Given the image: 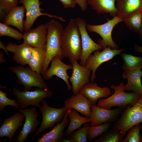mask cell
I'll return each mask as SVG.
<instances>
[{"label": "cell", "mask_w": 142, "mask_h": 142, "mask_svg": "<svg viewBox=\"0 0 142 142\" xmlns=\"http://www.w3.org/2000/svg\"><path fill=\"white\" fill-rule=\"evenodd\" d=\"M69 108L67 109V112L62 121L57 123L50 131L41 135L37 140V142H60L64 136V130L68 125L69 119H68Z\"/></svg>", "instance_id": "20"}, {"label": "cell", "mask_w": 142, "mask_h": 142, "mask_svg": "<svg viewBox=\"0 0 142 142\" xmlns=\"http://www.w3.org/2000/svg\"><path fill=\"white\" fill-rule=\"evenodd\" d=\"M8 94L7 92H4L0 90V110L2 111L5 107L8 105L13 106L17 109L20 108L16 100L8 98L7 95Z\"/></svg>", "instance_id": "35"}, {"label": "cell", "mask_w": 142, "mask_h": 142, "mask_svg": "<svg viewBox=\"0 0 142 142\" xmlns=\"http://www.w3.org/2000/svg\"><path fill=\"white\" fill-rule=\"evenodd\" d=\"M61 47L64 57L71 63L80 59L82 52L80 35L75 19H71L64 29L61 39Z\"/></svg>", "instance_id": "2"}, {"label": "cell", "mask_w": 142, "mask_h": 142, "mask_svg": "<svg viewBox=\"0 0 142 142\" xmlns=\"http://www.w3.org/2000/svg\"><path fill=\"white\" fill-rule=\"evenodd\" d=\"M141 126H142V128H141V129H142V125Z\"/></svg>", "instance_id": "44"}, {"label": "cell", "mask_w": 142, "mask_h": 142, "mask_svg": "<svg viewBox=\"0 0 142 142\" xmlns=\"http://www.w3.org/2000/svg\"><path fill=\"white\" fill-rule=\"evenodd\" d=\"M123 21L129 29L138 33L142 25V8L130 14Z\"/></svg>", "instance_id": "28"}, {"label": "cell", "mask_w": 142, "mask_h": 142, "mask_svg": "<svg viewBox=\"0 0 142 142\" xmlns=\"http://www.w3.org/2000/svg\"><path fill=\"white\" fill-rule=\"evenodd\" d=\"M45 57V49L33 47L28 65L33 70L40 74Z\"/></svg>", "instance_id": "26"}, {"label": "cell", "mask_w": 142, "mask_h": 142, "mask_svg": "<svg viewBox=\"0 0 142 142\" xmlns=\"http://www.w3.org/2000/svg\"><path fill=\"white\" fill-rule=\"evenodd\" d=\"M8 69L16 74L18 84L23 85L25 90L30 91L33 87L49 89L41 74L30 68L24 67L20 65L10 67Z\"/></svg>", "instance_id": "5"}, {"label": "cell", "mask_w": 142, "mask_h": 142, "mask_svg": "<svg viewBox=\"0 0 142 142\" xmlns=\"http://www.w3.org/2000/svg\"><path fill=\"white\" fill-rule=\"evenodd\" d=\"M116 2L117 16L123 19L142 8V0H116Z\"/></svg>", "instance_id": "25"}, {"label": "cell", "mask_w": 142, "mask_h": 142, "mask_svg": "<svg viewBox=\"0 0 142 142\" xmlns=\"http://www.w3.org/2000/svg\"><path fill=\"white\" fill-rule=\"evenodd\" d=\"M4 56L3 53L1 50L0 51V63H1L4 62L6 60L4 58Z\"/></svg>", "instance_id": "41"}, {"label": "cell", "mask_w": 142, "mask_h": 142, "mask_svg": "<svg viewBox=\"0 0 142 142\" xmlns=\"http://www.w3.org/2000/svg\"><path fill=\"white\" fill-rule=\"evenodd\" d=\"M138 34H139V38L140 39H142V25L140 30Z\"/></svg>", "instance_id": "43"}, {"label": "cell", "mask_w": 142, "mask_h": 142, "mask_svg": "<svg viewBox=\"0 0 142 142\" xmlns=\"http://www.w3.org/2000/svg\"><path fill=\"white\" fill-rule=\"evenodd\" d=\"M72 75L69 78L73 95L80 92L85 85L89 83L91 71L85 66L79 64L77 61H74Z\"/></svg>", "instance_id": "13"}, {"label": "cell", "mask_w": 142, "mask_h": 142, "mask_svg": "<svg viewBox=\"0 0 142 142\" xmlns=\"http://www.w3.org/2000/svg\"><path fill=\"white\" fill-rule=\"evenodd\" d=\"M81 92L92 102L96 104L98 100L106 98L111 94L110 88L108 87H100L96 83H89L85 85L81 90Z\"/></svg>", "instance_id": "21"}, {"label": "cell", "mask_w": 142, "mask_h": 142, "mask_svg": "<svg viewBox=\"0 0 142 142\" xmlns=\"http://www.w3.org/2000/svg\"><path fill=\"white\" fill-rule=\"evenodd\" d=\"M17 111L24 115L25 120L22 131L17 136H14L13 140L16 142H23L27 140L29 134L33 133L39 125L40 121L37 119L39 115L35 107L18 109Z\"/></svg>", "instance_id": "11"}, {"label": "cell", "mask_w": 142, "mask_h": 142, "mask_svg": "<svg viewBox=\"0 0 142 142\" xmlns=\"http://www.w3.org/2000/svg\"><path fill=\"white\" fill-rule=\"evenodd\" d=\"M65 8H74L76 3L74 0H59Z\"/></svg>", "instance_id": "37"}, {"label": "cell", "mask_w": 142, "mask_h": 142, "mask_svg": "<svg viewBox=\"0 0 142 142\" xmlns=\"http://www.w3.org/2000/svg\"><path fill=\"white\" fill-rule=\"evenodd\" d=\"M121 56L124 62L123 67L124 70H131L142 68V57L126 53L123 54Z\"/></svg>", "instance_id": "29"}, {"label": "cell", "mask_w": 142, "mask_h": 142, "mask_svg": "<svg viewBox=\"0 0 142 142\" xmlns=\"http://www.w3.org/2000/svg\"><path fill=\"white\" fill-rule=\"evenodd\" d=\"M125 49L124 48L120 49H111L110 47H108L101 52L97 50L95 51L93 54H90L86 60L85 66L92 72L91 82H94L96 77V71L101 64L112 59Z\"/></svg>", "instance_id": "10"}, {"label": "cell", "mask_w": 142, "mask_h": 142, "mask_svg": "<svg viewBox=\"0 0 142 142\" xmlns=\"http://www.w3.org/2000/svg\"><path fill=\"white\" fill-rule=\"evenodd\" d=\"M7 50L14 54L13 60L20 65L24 66L28 64L33 47L23 43L17 45L9 42L6 45Z\"/></svg>", "instance_id": "19"}, {"label": "cell", "mask_w": 142, "mask_h": 142, "mask_svg": "<svg viewBox=\"0 0 142 142\" xmlns=\"http://www.w3.org/2000/svg\"><path fill=\"white\" fill-rule=\"evenodd\" d=\"M123 19L116 16L105 23L98 25L87 24L86 28L90 32H94L99 34L102 39H99L97 43L102 46L103 49L110 47L112 49H117L118 45L113 41L112 38V30L115 25L123 22Z\"/></svg>", "instance_id": "8"}, {"label": "cell", "mask_w": 142, "mask_h": 142, "mask_svg": "<svg viewBox=\"0 0 142 142\" xmlns=\"http://www.w3.org/2000/svg\"><path fill=\"white\" fill-rule=\"evenodd\" d=\"M62 142H73V140L70 138L68 137L63 138Z\"/></svg>", "instance_id": "42"}, {"label": "cell", "mask_w": 142, "mask_h": 142, "mask_svg": "<svg viewBox=\"0 0 142 142\" xmlns=\"http://www.w3.org/2000/svg\"><path fill=\"white\" fill-rule=\"evenodd\" d=\"M25 118L23 113L18 111L10 117L2 120L3 122L0 127V138L7 137L12 142L16 130L23 125L22 121Z\"/></svg>", "instance_id": "18"}, {"label": "cell", "mask_w": 142, "mask_h": 142, "mask_svg": "<svg viewBox=\"0 0 142 142\" xmlns=\"http://www.w3.org/2000/svg\"><path fill=\"white\" fill-rule=\"evenodd\" d=\"M19 3L23 5L26 11V17L24 22V30L25 32L29 31L33 26L36 19L42 15L50 18H54L63 22L65 20L61 17L46 13H43L40 8L39 0H19Z\"/></svg>", "instance_id": "12"}, {"label": "cell", "mask_w": 142, "mask_h": 142, "mask_svg": "<svg viewBox=\"0 0 142 142\" xmlns=\"http://www.w3.org/2000/svg\"><path fill=\"white\" fill-rule=\"evenodd\" d=\"M107 130L94 140L96 142H119L122 139L121 133L118 130L113 128Z\"/></svg>", "instance_id": "32"}, {"label": "cell", "mask_w": 142, "mask_h": 142, "mask_svg": "<svg viewBox=\"0 0 142 142\" xmlns=\"http://www.w3.org/2000/svg\"><path fill=\"white\" fill-rule=\"evenodd\" d=\"M91 110V126H96L114 121L121 112L122 109L118 108L111 109L99 107L96 104H92Z\"/></svg>", "instance_id": "15"}, {"label": "cell", "mask_w": 142, "mask_h": 142, "mask_svg": "<svg viewBox=\"0 0 142 142\" xmlns=\"http://www.w3.org/2000/svg\"><path fill=\"white\" fill-rule=\"evenodd\" d=\"M124 85L123 82L118 86L111 85L110 88L114 90V93L106 99H100L97 105L100 107L111 109L114 106L123 108L128 105L133 106L135 104L141 95L134 92L130 93L125 92Z\"/></svg>", "instance_id": "3"}, {"label": "cell", "mask_w": 142, "mask_h": 142, "mask_svg": "<svg viewBox=\"0 0 142 142\" xmlns=\"http://www.w3.org/2000/svg\"><path fill=\"white\" fill-rule=\"evenodd\" d=\"M0 48L3 49L7 55L9 56V52L7 50L6 46L4 45L3 43L1 41H0Z\"/></svg>", "instance_id": "39"}, {"label": "cell", "mask_w": 142, "mask_h": 142, "mask_svg": "<svg viewBox=\"0 0 142 142\" xmlns=\"http://www.w3.org/2000/svg\"><path fill=\"white\" fill-rule=\"evenodd\" d=\"M58 57H54L51 61L50 68L43 76L44 79L48 80L52 79L54 76H57L63 80L65 83L68 90H72V86L69 82L70 77L68 74L67 70L73 69L72 64L68 65L63 62Z\"/></svg>", "instance_id": "14"}, {"label": "cell", "mask_w": 142, "mask_h": 142, "mask_svg": "<svg viewBox=\"0 0 142 142\" xmlns=\"http://www.w3.org/2000/svg\"><path fill=\"white\" fill-rule=\"evenodd\" d=\"M141 78L142 79V77H141Z\"/></svg>", "instance_id": "45"}, {"label": "cell", "mask_w": 142, "mask_h": 142, "mask_svg": "<svg viewBox=\"0 0 142 142\" xmlns=\"http://www.w3.org/2000/svg\"><path fill=\"white\" fill-rule=\"evenodd\" d=\"M41 103L42 105L39 108V110L42 115V120L38 129L33 137V139L47 129L53 128L56 123L61 122L68 108L65 106L60 108L51 107L44 99Z\"/></svg>", "instance_id": "7"}, {"label": "cell", "mask_w": 142, "mask_h": 142, "mask_svg": "<svg viewBox=\"0 0 142 142\" xmlns=\"http://www.w3.org/2000/svg\"><path fill=\"white\" fill-rule=\"evenodd\" d=\"M142 76V70L141 69L124 70L122 77L128 80L126 84L124 85V90H132L140 95H142L141 79Z\"/></svg>", "instance_id": "22"}, {"label": "cell", "mask_w": 142, "mask_h": 142, "mask_svg": "<svg viewBox=\"0 0 142 142\" xmlns=\"http://www.w3.org/2000/svg\"><path fill=\"white\" fill-rule=\"evenodd\" d=\"M64 103V106L75 110L90 119L92 103L80 91L65 100Z\"/></svg>", "instance_id": "17"}, {"label": "cell", "mask_w": 142, "mask_h": 142, "mask_svg": "<svg viewBox=\"0 0 142 142\" xmlns=\"http://www.w3.org/2000/svg\"><path fill=\"white\" fill-rule=\"evenodd\" d=\"M46 57L40 74L43 76L52 59L57 56L62 60L64 57L61 47V39L64 28L59 22L52 19L47 23Z\"/></svg>", "instance_id": "1"}, {"label": "cell", "mask_w": 142, "mask_h": 142, "mask_svg": "<svg viewBox=\"0 0 142 142\" xmlns=\"http://www.w3.org/2000/svg\"><path fill=\"white\" fill-rule=\"evenodd\" d=\"M68 117L69 118V122L67 129L64 131V136L65 137L74 131L81 128L85 123L90 121V118L82 116L78 111L70 108L68 113Z\"/></svg>", "instance_id": "27"}, {"label": "cell", "mask_w": 142, "mask_h": 142, "mask_svg": "<svg viewBox=\"0 0 142 142\" xmlns=\"http://www.w3.org/2000/svg\"><path fill=\"white\" fill-rule=\"evenodd\" d=\"M135 50L138 52L142 53V47L138 44H136L134 47Z\"/></svg>", "instance_id": "40"}, {"label": "cell", "mask_w": 142, "mask_h": 142, "mask_svg": "<svg viewBox=\"0 0 142 142\" xmlns=\"http://www.w3.org/2000/svg\"><path fill=\"white\" fill-rule=\"evenodd\" d=\"M116 0H87L88 4L99 14L109 13L113 17L116 16L118 10Z\"/></svg>", "instance_id": "24"}, {"label": "cell", "mask_w": 142, "mask_h": 142, "mask_svg": "<svg viewBox=\"0 0 142 142\" xmlns=\"http://www.w3.org/2000/svg\"><path fill=\"white\" fill-rule=\"evenodd\" d=\"M142 126L138 124L131 128L124 138L122 139L120 142H142V136L140 131Z\"/></svg>", "instance_id": "31"}, {"label": "cell", "mask_w": 142, "mask_h": 142, "mask_svg": "<svg viewBox=\"0 0 142 142\" xmlns=\"http://www.w3.org/2000/svg\"><path fill=\"white\" fill-rule=\"evenodd\" d=\"M80 35L82 52L80 64L85 66L86 60L93 52L103 49L102 47L95 42L88 34L86 28L87 23L84 19L78 17L75 19Z\"/></svg>", "instance_id": "9"}, {"label": "cell", "mask_w": 142, "mask_h": 142, "mask_svg": "<svg viewBox=\"0 0 142 142\" xmlns=\"http://www.w3.org/2000/svg\"><path fill=\"white\" fill-rule=\"evenodd\" d=\"M18 0H0V11L7 15L18 5Z\"/></svg>", "instance_id": "36"}, {"label": "cell", "mask_w": 142, "mask_h": 142, "mask_svg": "<svg viewBox=\"0 0 142 142\" xmlns=\"http://www.w3.org/2000/svg\"><path fill=\"white\" fill-rule=\"evenodd\" d=\"M142 122V95L135 104L132 106H127L113 128L120 131L122 139L131 128Z\"/></svg>", "instance_id": "4"}, {"label": "cell", "mask_w": 142, "mask_h": 142, "mask_svg": "<svg viewBox=\"0 0 142 142\" xmlns=\"http://www.w3.org/2000/svg\"><path fill=\"white\" fill-rule=\"evenodd\" d=\"M111 125V122L104 123L97 126H90L87 131L88 141H90L101 135L108 130Z\"/></svg>", "instance_id": "30"}, {"label": "cell", "mask_w": 142, "mask_h": 142, "mask_svg": "<svg viewBox=\"0 0 142 142\" xmlns=\"http://www.w3.org/2000/svg\"><path fill=\"white\" fill-rule=\"evenodd\" d=\"M11 92L16 98L20 109H22L31 105L39 108L41 106L40 103L44 99L50 97L53 95L52 92L49 89L39 88L33 91H21L13 86Z\"/></svg>", "instance_id": "6"}, {"label": "cell", "mask_w": 142, "mask_h": 142, "mask_svg": "<svg viewBox=\"0 0 142 142\" xmlns=\"http://www.w3.org/2000/svg\"><path fill=\"white\" fill-rule=\"evenodd\" d=\"M76 4L79 7L81 10L84 11L87 8L88 4L87 0H74Z\"/></svg>", "instance_id": "38"}, {"label": "cell", "mask_w": 142, "mask_h": 142, "mask_svg": "<svg viewBox=\"0 0 142 142\" xmlns=\"http://www.w3.org/2000/svg\"><path fill=\"white\" fill-rule=\"evenodd\" d=\"M8 36L19 40L23 39V34L12 28L6 24L0 23V36Z\"/></svg>", "instance_id": "34"}, {"label": "cell", "mask_w": 142, "mask_h": 142, "mask_svg": "<svg viewBox=\"0 0 142 142\" xmlns=\"http://www.w3.org/2000/svg\"><path fill=\"white\" fill-rule=\"evenodd\" d=\"M90 126V124L85 123L83 126L74 131L67 137L71 139L73 142H87V130Z\"/></svg>", "instance_id": "33"}, {"label": "cell", "mask_w": 142, "mask_h": 142, "mask_svg": "<svg viewBox=\"0 0 142 142\" xmlns=\"http://www.w3.org/2000/svg\"><path fill=\"white\" fill-rule=\"evenodd\" d=\"M47 24H42L23 34V43L33 47L46 49Z\"/></svg>", "instance_id": "16"}, {"label": "cell", "mask_w": 142, "mask_h": 142, "mask_svg": "<svg viewBox=\"0 0 142 142\" xmlns=\"http://www.w3.org/2000/svg\"><path fill=\"white\" fill-rule=\"evenodd\" d=\"M25 11L23 5L17 6L6 15L3 21L8 26H12L17 28L22 33L24 31V20L23 18Z\"/></svg>", "instance_id": "23"}]
</instances>
